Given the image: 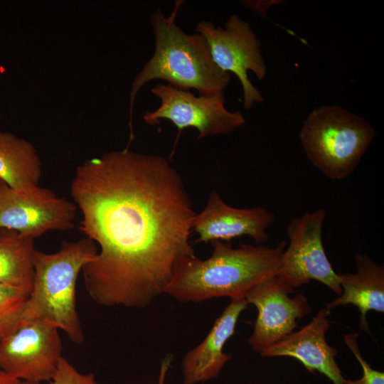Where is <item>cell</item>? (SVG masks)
Listing matches in <instances>:
<instances>
[{
	"mask_svg": "<svg viewBox=\"0 0 384 384\" xmlns=\"http://www.w3.org/2000/svg\"><path fill=\"white\" fill-rule=\"evenodd\" d=\"M173 357L171 354H167L161 362L158 384H165L166 374L171 367Z\"/></svg>",
	"mask_w": 384,
	"mask_h": 384,
	"instance_id": "obj_22",
	"label": "cell"
},
{
	"mask_svg": "<svg viewBox=\"0 0 384 384\" xmlns=\"http://www.w3.org/2000/svg\"><path fill=\"white\" fill-rule=\"evenodd\" d=\"M295 290L276 275L252 288L245 299L257 309L254 330L247 342L260 354L290 334L297 327V321L311 311L302 294L293 297Z\"/></svg>",
	"mask_w": 384,
	"mask_h": 384,
	"instance_id": "obj_11",
	"label": "cell"
},
{
	"mask_svg": "<svg viewBox=\"0 0 384 384\" xmlns=\"http://www.w3.org/2000/svg\"><path fill=\"white\" fill-rule=\"evenodd\" d=\"M357 334H346L343 341L361 366L363 375L358 380L345 379L344 384H384V373L372 368L363 358L358 346Z\"/></svg>",
	"mask_w": 384,
	"mask_h": 384,
	"instance_id": "obj_20",
	"label": "cell"
},
{
	"mask_svg": "<svg viewBox=\"0 0 384 384\" xmlns=\"http://www.w3.org/2000/svg\"><path fill=\"white\" fill-rule=\"evenodd\" d=\"M355 273L338 274L341 294L326 305L330 309L353 304L360 311V328L370 334L366 314L370 311H384V267L366 255L355 256Z\"/></svg>",
	"mask_w": 384,
	"mask_h": 384,
	"instance_id": "obj_15",
	"label": "cell"
},
{
	"mask_svg": "<svg viewBox=\"0 0 384 384\" xmlns=\"http://www.w3.org/2000/svg\"><path fill=\"white\" fill-rule=\"evenodd\" d=\"M325 218V209L319 208L290 221L287 227L289 246L282 255L276 276L294 289L314 279L340 296L338 274L328 260L322 242Z\"/></svg>",
	"mask_w": 384,
	"mask_h": 384,
	"instance_id": "obj_7",
	"label": "cell"
},
{
	"mask_svg": "<svg viewBox=\"0 0 384 384\" xmlns=\"http://www.w3.org/2000/svg\"><path fill=\"white\" fill-rule=\"evenodd\" d=\"M245 299H231L203 341L184 356L183 384H196L216 378L231 356L223 351L234 334L239 316L247 306Z\"/></svg>",
	"mask_w": 384,
	"mask_h": 384,
	"instance_id": "obj_14",
	"label": "cell"
},
{
	"mask_svg": "<svg viewBox=\"0 0 384 384\" xmlns=\"http://www.w3.org/2000/svg\"><path fill=\"white\" fill-rule=\"evenodd\" d=\"M274 221V214L267 208L262 206L235 208L228 205L219 193L213 191L204 208L196 213L192 230L198 235L196 242H225L247 235L258 245H262L267 241V231Z\"/></svg>",
	"mask_w": 384,
	"mask_h": 384,
	"instance_id": "obj_12",
	"label": "cell"
},
{
	"mask_svg": "<svg viewBox=\"0 0 384 384\" xmlns=\"http://www.w3.org/2000/svg\"><path fill=\"white\" fill-rule=\"evenodd\" d=\"M77 206L51 190L39 186L16 191L0 183V228L35 238L52 230L73 227Z\"/></svg>",
	"mask_w": 384,
	"mask_h": 384,
	"instance_id": "obj_10",
	"label": "cell"
},
{
	"mask_svg": "<svg viewBox=\"0 0 384 384\" xmlns=\"http://www.w3.org/2000/svg\"><path fill=\"white\" fill-rule=\"evenodd\" d=\"M70 194L80 230L100 248L82 270L99 305L144 308L196 257L189 242L196 212L164 156L128 147L106 152L77 167Z\"/></svg>",
	"mask_w": 384,
	"mask_h": 384,
	"instance_id": "obj_1",
	"label": "cell"
},
{
	"mask_svg": "<svg viewBox=\"0 0 384 384\" xmlns=\"http://www.w3.org/2000/svg\"><path fill=\"white\" fill-rule=\"evenodd\" d=\"M21 381L8 375L0 369V384H21Z\"/></svg>",
	"mask_w": 384,
	"mask_h": 384,
	"instance_id": "obj_23",
	"label": "cell"
},
{
	"mask_svg": "<svg viewBox=\"0 0 384 384\" xmlns=\"http://www.w3.org/2000/svg\"><path fill=\"white\" fill-rule=\"evenodd\" d=\"M329 314V309H321L309 324L270 346L260 355L263 358H295L309 372L318 371L334 384H344L345 378L335 360L337 350L326 340V333L330 326Z\"/></svg>",
	"mask_w": 384,
	"mask_h": 384,
	"instance_id": "obj_13",
	"label": "cell"
},
{
	"mask_svg": "<svg viewBox=\"0 0 384 384\" xmlns=\"http://www.w3.org/2000/svg\"><path fill=\"white\" fill-rule=\"evenodd\" d=\"M59 329L43 321H30L0 341V369L26 383L50 381L62 356Z\"/></svg>",
	"mask_w": 384,
	"mask_h": 384,
	"instance_id": "obj_9",
	"label": "cell"
},
{
	"mask_svg": "<svg viewBox=\"0 0 384 384\" xmlns=\"http://www.w3.org/2000/svg\"><path fill=\"white\" fill-rule=\"evenodd\" d=\"M210 244V257L186 260L176 270L165 294L181 302L221 297L245 299L252 288L277 274L287 247L284 241L274 247L248 244L233 247L220 240Z\"/></svg>",
	"mask_w": 384,
	"mask_h": 384,
	"instance_id": "obj_2",
	"label": "cell"
},
{
	"mask_svg": "<svg viewBox=\"0 0 384 384\" xmlns=\"http://www.w3.org/2000/svg\"><path fill=\"white\" fill-rule=\"evenodd\" d=\"M1 180H0V183H1Z\"/></svg>",
	"mask_w": 384,
	"mask_h": 384,
	"instance_id": "obj_25",
	"label": "cell"
},
{
	"mask_svg": "<svg viewBox=\"0 0 384 384\" xmlns=\"http://www.w3.org/2000/svg\"><path fill=\"white\" fill-rule=\"evenodd\" d=\"M151 92L160 101L159 107L143 115L145 122L154 126L160 119H168L180 134L186 128L198 131V138L215 135H230L245 123L238 111L231 112L225 107L224 96H196L189 90L176 88L169 84H157Z\"/></svg>",
	"mask_w": 384,
	"mask_h": 384,
	"instance_id": "obj_8",
	"label": "cell"
},
{
	"mask_svg": "<svg viewBox=\"0 0 384 384\" xmlns=\"http://www.w3.org/2000/svg\"><path fill=\"white\" fill-rule=\"evenodd\" d=\"M34 239L0 228V283L31 292L33 280Z\"/></svg>",
	"mask_w": 384,
	"mask_h": 384,
	"instance_id": "obj_17",
	"label": "cell"
},
{
	"mask_svg": "<svg viewBox=\"0 0 384 384\" xmlns=\"http://www.w3.org/2000/svg\"><path fill=\"white\" fill-rule=\"evenodd\" d=\"M29 294L26 289L0 283V341L21 325Z\"/></svg>",
	"mask_w": 384,
	"mask_h": 384,
	"instance_id": "obj_18",
	"label": "cell"
},
{
	"mask_svg": "<svg viewBox=\"0 0 384 384\" xmlns=\"http://www.w3.org/2000/svg\"><path fill=\"white\" fill-rule=\"evenodd\" d=\"M375 135L363 117L338 105L313 110L299 132L306 158L326 177L341 181L358 166Z\"/></svg>",
	"mask_w": 384,
	"mask_h": 384,
	"instance_id": "obj_5",
	"label": "cell"
},
{
	"mask_svg": "<svg viewBox=\"0 0 384 384\" xmlns=\"http://www.w3.org/2000/svg\"><path fill=\"white\" fill-rule=\"evenodd\" d=\"M196 31L206 40L215 63L239 79L244 108L249 110L255 103L263 102L262 95L247 75V72L252 71L259 80H262L267 75L261 43L250 25L238 15L233 14L224 27H215L210 21H202L197 23Z\"/></svg>",
	"mask_w": 384,
	"mask_h": 384,
	"instance_id": "obj_6",
	"label": "cell"
},
{
	"mask_svg": "<svg viewBox=\"0 0 384 384\" xmlns=\"http://www.w3.org/2000/svg\"><path fill=\"white\" fill-rule=\"evenodd\" d=\"M21 384H100L94 374L82 373L69 361L62 357L52 379L46 383H32L21 382Z\"/></svg>",
	"mask_w": 384,
	"mask_h": 384,
	"instance_id": "obj_19",
	"label": "cell"
},
{
	"mask_svg": "<svg viewBox=\"0 0 384 384\" xmlns=\"http://www.w3.org/2000/svg\"><path fill=\"white\" fill-rule=\"evenodd\" d=\"M280 1H243L242 4L247 8L258 12L261 16H266L268 9L274 5L279 4Z\"/></svg>",
	"mask_w": 384,
	"mask_h": 384,
	"instance_id": "obj_21",
	"label": "cell"
},
{
	"mask_svg": "<svg viewBox=\"0 0 384 384\" xmlns=\"http://www.w3.org/2000/svg\"><path fill=\"white\" fill-rule=\"evenodd\" d=\"M97 251L96 244L86 237L63 241L53 253L34 249L33 280L22 323L48 322L63 331L73 343H82L85 337L77 310V280Z\"/></svg>",
	"mask_w": 384,
	"mask_h": 384,
	"instance_id": "obj_4",
	"label": "cell"
},
{
	"mask_svg": "<svg viewBox=\"0 0 384 384\" xmlns=\"http://www.w3.org/2000/svg\"><path fill=\"white\" fill-rule=\"evenodd\" d=\"M41 165L30 142L0 130V180L14 190L31 189L39 186Z\"/></svg>",
	"mask_w": 384,
	"mask_h": 384,
	"instance_id": "obj_16",
	"label": "cell"
},
{
	"mask_svg": "<svg viewBox=\"0 0 384 384\" xmlns=\"http://www.w3.org/2000/svg\"><path fill=\"white\" fill-rule=\"evenodd\" d=\"M247 384H253V383H247Z\"/></svg>",
	"mask_w": 384,
	"mask_h": 384,
	"instance_id": "obj_24",
	"label": "cell"
},
{
	"mask_svg": "<svg viewBox=\"0 0 384 384\" xmlns=\"http://www.w3.org/2000/svg\"><path fill=\"white\" fill-rule=\"evenodd\" d=\"M183 4L176 1L169 16L157 9L150 17L155 38L153 55L136 75L130 92V129L134 99L139 90L153 80H163L183 90L193 89L199 95L224 96L230 74L213 61L209 46L200 33L188 34L176 23L177 12Z\"/></svg>",
	"mask_w": 384,
	"mask_h": 384,
	"instance_id": "obj_3",
	"label": "cell"
}]
</instances>
